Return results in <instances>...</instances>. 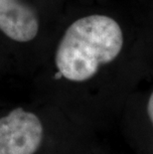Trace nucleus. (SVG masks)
<instances>
[{
    "label": "nucleus",
    "mask_w": 153,
    "mask_h": 154,
    "mask_svg": "<svg viewBox=\"0 0 153 154\" xmlns=\"http://www.w3.org/2000/svg\"><path fill=\"white\" fill-rule=\"evenodd\" d=\"M60 15L35 0H0V55L7 65L39 66Z\"/></svg>",
    "instance_id": "1"
},
{
    "label": "nucleus",
    "mask_w": 153,
    "mask_h": 154,
    "mask_svg": "<svg viewBox=\"0 0 153 154\" xmlns=\"http://www.w3.org/2000/svg\"><path fill=\"white\" fill-rule=\"evenodd\" d=\"M43 138V122L33 111L16 107L0 117V154H35Z\"/></svg>",
    "instance_id": "2"
},
{
    "label": "nucleus",
    "mask_w": 153,
    "mask_h": 154,
    "mask_svg": "<svg viewBox=\"0 0 153 154\" xmlns=\"http://www.w3.org/2000/svg\"><path fill=\"white\" fill-rule=\"evenodd\" d=\"M141 9L145 74L153 75V0H138Z\"/></svg>",
    "instance_id": "3"
},
{
    "label": "nucleus",
    "mask_w": 153,
    "mask_h": 154,
    "mask_svg": "<svg viewBox=\"0 0 153 154\" xmlns=\"http://www.w3.org/2000/svg\"><path fill=\"white\" fill-rule=\"evenodd\" d=\"M35 1L40 3L49 11L59 15L65 10L68 5L74 2L75 0H35Z\"/></svg>",
    "instance_id": "4"
},
{
    "label": "nucleus",
    "mask_w": 153,
    "mask_h": 154,
    "mask_svg": "<svg viewBox=\"0 0 153 154\" xmlns=\"http://www.w3.org/2000/svg\"><path fill=\"white\" fill-rule=\"evenodd\" d=\"M145 110H146V114H147L148 119L150 121L151 125L153 127V90L148 96L147 101H146Z\"/></svg>",
    "instance_id": "5"
}]
</instances>
